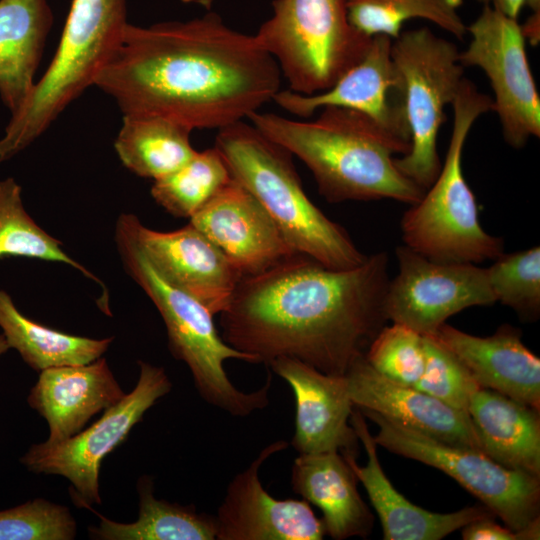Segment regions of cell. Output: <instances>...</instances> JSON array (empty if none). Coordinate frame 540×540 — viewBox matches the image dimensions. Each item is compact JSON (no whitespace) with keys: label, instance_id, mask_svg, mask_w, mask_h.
Returning a JSON list of instances; mask_svg holds the SVG:
<instances>
[{"label":"cell","instance_id":"obj_11","mask_svg":"<svg viewBox=\"0 0 540 540\" xmlns=\"http://www.w3.org/2000/svg\"><path fill=\"white\" fill-rule=\"evenodd\" d=\"M359 410L379 427L373 436L377 445L449 475L509 528L523 530L540 520V478L506 468L479 451L426 437L373 411Z\"/></svg>","mask_w":540,"mask_h":540},{"label":"cell","instance_id":"obj_14","mask_svg":"<svg viewBox=\"0 0 540 540\" xmlns=\"http://www.w3.org/2000/svg\"><path fill=\"white\" fill-rule=\"evenodd\" d=\"M391 44L390 37L374 35L363 58L329 89L312 95L279 90L273 100L302 118L329 106L359 111L410 143L403 81L391 58Z\"/></svg>","mask_w":540,"mask_h":540},{"label":"cell","instance_id":"obj_39","mask_svg":"<svg viewBox=\"0 0 540 540\" xmlns=\"http://www.w3.org/2000/svg\"><path fill=\"white\" fill-rule=\"evenodd\" d=\"M528 7L532 13H540V0H527Z\"/></svg>","mask_w":540,"mask_h":540},{"label":"cell","instance_id":"obj_17","mask_svg":"<svg viewBox=\"0 0 540 540\" xmlns=\"http://www.w3.org/2000/svg\"><path fill=\"white\" fill-rule=\"evenodd\" d=\"M189 220L242 276L263 273L299 254L261 203L233 178Z\"/></svg>","mask_w":540,"mask_h":540},{"label":"cell","instance_id":"obj_15","mask_svg":"<svg viewBox=\"0 0 540 540\" xmlns=\"http://www.w3.org/2000/svg\"><path fill=\"white\" fill-rule=\"evenodd\" d=\"M125 215L139 248L167 282L213 315L228 306L243 276L201 231L189 223L160 232L143 225L135 214Z\"/></svg>","mask_w":540,"mask_h":540},{"label":"cell","instance_id":"obj_34","mask_svg":"<svg viewBox=\"0 0 540 540\" xmlns=\"http://www.w3.org/2000/svg\"><path fill=\"white\" fill-rule=\"evenodd\" d=\"M76 535L69 508L44 498L0 510V540H72Z\"/></svg>","mask_w":540,"mask_h":540},{"label":"cell","instance_id":"obj_3","mask_svg":"<svg viewBox=\"0 0 540 540\" xmlns=\"http://www.w3.org/2000/svg\"><path fill=\"white\" fill-rule=\"evenodd\" d=\"M247 119L304 162L329 202L388 198L412 205L425 192L395 164L410 143L359 111L324 107L312 121L257 111Z\"/></svg>","mask_w":540,"mask_h":540},{"label":"cell","instance_id":"obj_31","mask_svg":"<svg viewBox=\"0 0 540 540\" xmlns=\"http://www.w3.org/2000/svg\"><path fill=\"white\" fill-rule=\"evenodd\" d=\"M463 0H347L350 24L368 37L386 35L392 40L402 32L403 24L421 18L463 39L467 26L458 13Z\"/></svg>","mask_w":540,"mask_h":540},{"label":"cell","instance_id":"obj_19","mask_svg":"<svg viewBox=\"0 0 540 540\" xmlns=\"http://www.w3.org/2000/svg\"><path fill=\"white\" fill-rule=\"evenodd\" d=\"M345 375L354 407L373 411L436 441L484 454L467 413L413 386L384 377L368 364L365 356Z\"/></svg>","mask_w":540,"mask_h":540},{"label":"cell","instance_id":"obj_9","mask_svg":"<svg viewBox=\"0 0 540 540\" xmlns=\"http://www.w3.org/2000/svg\"><path fill=\"white\" fill-rule=\"evenodd\" d=\"M455 43L422 27L403 31L392 40L391 58L404 87L409 151L395 158L400 172L427 190L441 164L437 153L438 132L445 121L444 109L452 104L464 78Z\"/></svg>","mask_w":540,"mask_h":540},{"label":"cell","instance_id":"obj_33","mask_svg":"<svg viewBox=\"0 0 540 540\" xmlns=\"http://www.w3.org/2000/svg\"><path fill=\"white\" fill-rule=\"evenodd\" d=\"M365 359L384 377L414 386L425 366L422 334L400 323L384 326L369 345Z\"/></svg>","mask_w":540,"mask_h":540},{"label":"cell","instance_id":"obj_35","mask_svg":"<svg viewBox=\"0 0 540 540\" xmlns=\"http://www.w3.org/2000/svg\"><path fill=\"white\" fill-rule=\"evenodd\" d=\"M424 371L413 386L468 414L471 395L479 388L461 361L431 336H424Z\"/></svg>","mask_w":540,"mask_h":540},{"label":"cell","instance_id":"obj_13","mask_svg":"<svg viewBox=\"0 0 540 540\" xmlns=\"http://www.w3.org/2000/svg\"><path fill=\"white\" fill-rule=\"evenodd\" d=\"M396 256L399 271L385 298L387 319L394 323L430 336L450 316L496 302L486 268L434 261L406 245L396 249Z\"/></svg>","mask_w":540,"mask_h":540},{"label":"cell","instance_id":"obj_38","mask_svg":"<svg viewBox=\"0 0 540 540\" xmlns=\"http://www.w3.org/2000/svg\"><path fill=\"white\" fill-rule=\"evenodd\" d=\"M521 28L525 39H528L532 46L538 45L540 41V13H531Z\"/></svg>","mask_w":540,"mask_h":540},{"label":"cell","instance_id":"obj_18","mask_svg":"<svg viewBox=\"0 0 540 540\" xmlns=\"http://www.w3.org/2000/svg\"><path fill=\"white\" fill-rule=\"evenodd\" d=\"M268 366L290 385L295 396L294 449L300 454H356L358 437L350 423L354 405L346 375H329L287 357L276 358Z\"/></svg>","mask_w":540,"mask_h":540},{"label":"cell","instance_id":"obj_37","mask_svg":"<svg viewBox=\"0 0 540 540\" xmlns=\"http://www.w3.org/2000/svg\"><path fill=\"white\" fill-rule=\"evenodd\" d=\"M489 5L509 18L517 19L527 0H477Z\"/></svg>","mask_w":540,"mask_h":540},{"label":"cell","instance_id":"obj_30","mask_svg":"<svg viewBox=\"0 0 540 540\" xmlns=\"http://www.w3.org/2000/svg\"><path fill=\"white\" fill-rule=\"evenodd\" d=\"M231 179L224 158L214 146L196 151L181 167L154 180L150 192L167 213L190 219Z\"/></svg>","mask_w":540,"mask_h":540},{"label":"cell","instance_id":"obj_23","mask_svg":"<svg viewBox=\"0 0 540 540\" xmlns=\"http://www.w3.org/2000/svg\"><path fill=\"white\" fill-rule=\"evenodd\" d=\"M357 477L337 451L300 454L293 463L291 485L323 513L325 533L335 540L367 537L374 517L357 490Z\"/></svg>","mask_w":540,"mask_h":540},{"label":"cell","instance_id":"obj_26","mask_svg":"<svg viewBox=\"0 0 540 540\" xmlns=\"http://www.w3.org/2000/svg\"><path fill=\"white\" fill-rule=\"evenodd\" d=\"M153 480L139 478L138 517L130 523L117 522L98 513L91 505L82 508L95 513L98 525L88 527L91 539L97 540H213L215 517L197 512L194 505H181L154 496Z\"/></svg>","mask_w":540,"mask_h":540},{"label":"cell","instance_id":"obj_22","mask_svg":"<svg viewBox=\"0 0 540 540\" xmlns=\"http://www.w3.org/2000/svg\"><path fill=\"white\" fill-rule=\"evenodd\" d=\"M430 336L461 361L479 387L540 410V359L519 331L502 326L491 336L477 337L444 323Z\"/></svg>","mask_w":540,"mask_h":540},{"label":"cell","instance_id":"obj_28","mask_svg":"<svg viewBox=\"0 0 540 540\" xmlns=\"http://www.w3.org/2000/svg\"><path fill=\"white\" fill-rule=\"evenodd\" d=\"M191 132V128L165 117L126 114L114 147L127 169L156 180L181 167L196 153Z\"/></svg>","mask_w":540,"mask_h":540},{"label":"cell","instance_id":"obj_4","mask_svg":"<svg viewBox=\"0 0 540 540\" xmlns=\"http://www.w3.org/2000/svg\"><path fill=\"white\" fill-rule=\"evenodd\" d=\"M231 176L264 207L299 254L331 269L364 262L349 235L306 195L292 154L244 120L218 129L214 145Z\"/></svg>","mask_w":540,"mask_h":540},{"label":"cell","instance_id":"obj_25","mask_svg":"<svg viewBox=\"0 0 540 540\" xmlns=\"http://www.w3.org/2000/svg\"><path fill=\"white\" fill-rule=\"evenodd\" d=\"M52 24L48 0H0V97L11 116L34 89Z\"/></svg>","mask_w":540,"mask_h":540},{"label":"cell","instance_id":"obj_10","mask_svg":"<svg viewBox=\"0 0 540 540\" xmlns=\"http://www.w3.org/2000/svg\"><path fill=\"white\" fill-rule=\"evenodd\" d=\"M137 363L139 376L134 389L97 421L63 441L33 444L19 459L32 473L66 478L71 483V498L79 507L102 504L99 474L103 460L172 389L163 367L142 360Z\"/></svg>","mask_w":540,"mask_h":540},{"label":"cell","instance_id":"obj_16","mask_svg":"<svg viewBox=\"0 0 540 540\" xmlns=\"http://www.w3.org/2000/svg\"><path fill=\"white\" fill-rule=\"evenodd\" d=\"M287 447L284 440L269 444L232 479L214 516L217 540L323 539L324 523L306 500L276 499L259 479L264 462Z\"/></svg>","mask_w":540,"mask_h":540},{"label":"cell","instance_id":"obj_29","mask_svg":"<svg viewBox=\"0 0 540 540\" xmlns=\"http://www.w3.org/2000/svg\"><path fill=\"white\" fill-rule=\"evenodd\" d=\"M25 257L62 263L100 285L103 282L62 247L60 240L41 228L25 210L22 188L12 177L0 180V259Z\"/></svg>","mask_w":540,"mask_h":540},{"label":"cell","instance_id":"obj_36","mask_svg":"<svg viewBox=\"0 0 540 540\" xmlns=\"http://www.w3.org/2000/svg\"><path fill=\"white\" fill-rule=\"evenodd\" d=\"M462 529L464 540H538L540 537V520L523 530H513L501 526L487 517L470 522Z\"/></svg>","mask_w":540,"mask_h":540},{"label":"cell","instance_id":"obj_32","mask_svg":"<svg viewBox=\"0 0 540 540\" xmlns=\"http://www.w3.org/2000/svg\"><path fill=\"white\" fill-rule=\"evenodd\" d=\"M496 302L512 308L521 318L540 313V247L501 254L486 268Z\"/></svg>","mask_w":540,"mask_h":540},{"label":"cell","instance_id":"obj_6","mask_svg":"<svg viewBox=\"0 0 540 540\" xmlns=\"http://www.w3.org/2000/svg\"><path fill=\"white\" fill-rule=\"evenodd\" d=\"M453 128L445 161L432 185L401 220L405 245L438 262L480 263L503 254V241L481 226L475 196L462 171L474 122L493 110L492 98L463 78L452 102Z\"/></svg>","mask_w":540,"mask_h":540},{"label":"cell","instance_id":"obj_24","mask_svg":"<svg viewBox=\"0 0 540 540\" xmlns=\"http://www.w3.org/2000/svg\"><path fill=\"white\" fill-rule=\"evenodd\" d=\"M467 412L485 455L506 468L540 478L539 410L479 387Z\"/></svg>","mask_w":540,"mask_h":540},{"label":"cell","instance_id":"obj_40","mask_svg":"<svg viewBox=\"0 0 540 540\" xmlns=\"http://www.w3.org/2000/svg\"><path fill=\"white\" fill-rule=\"evenodd\" d=\"M10 350L4 336L0 333V358Z\"/></svg>","mask_w":540,"mask_h":540},{"label":"cell","instance_id":"obj_20","mask_svg":"<svg viewBox=\"0 0 540 540\" xmlns=\"http://www.w3.org/2000/svg\"><path fill=\"white\" fill-rule=\"evenodd\" d=\"M358 440L366 454L365 466L358 465L356 454L341 453L360 481L379 517L385 540H440L478 519L495 515L484 505L468 506L451 513L425 510L410 502L391 484L380 465L377 444L369 432L364 415L354 407L350 416Z\"/></svg>","mask_w":540,"mask_h":540},{"label":"cell","instance_id":"obj_12","mask_svg":"<svg viewBox=\"0 0 540 540\" xmlns=\"http://www.w3.org/2000/svg\"><path fill=\"white\" fill-rule=\"evenodd\" d=\"M467 32L471 40L459 53V62L484 71L494 92L492 111L498 114L504 140L520 149L531 137L540 136V97L521 24L484 5Z\"/></svg>","mask_w":540,"mask_h":540},{"label":"cell","instance_id":"obj_2","mask_svg":"<svg viewBox=\"0 0 540 540\" xmlns=\"http://www.w3.org/2000/svg\"><path fill=\"white\" fill-rule=\"evenodd\" d=\"M389 281L384 252L349 269L295 254L241 278L220 313L221 336L255 364L287 357L342 376L365 356L388 320Z\"/></svg>","mask_w":540,"mask_h":540},{"label":"cell","instance_id":"obj_1","mask_svg":"<svg viewBox=\"0 0 540 540\" xmlns=\"http://www.w3.org/2000/svg\"><path fill=\"white\" fill-rule=\"evenodd\" d=\"M281 75L253 35L209 12L146 27L128 23L94 85L123 115H157L192 130L220 129L273 100Z\"/></svg>","mask_w":540,"mask_h":540},{"label":"cell","instance_id":"obj_8","mask_svg":"<svg viewBox=\"0 0 540 540\" xmlns=\"http://www.w3.org/2000/svg\"><path fill=\"white\" fill-rule=\"evenodd\" d=\"M347 0H274L273 14L254 36L303 95L323 92L365 55L372 37L355 29Z\"/></svg>","mask_w":540,"mask_h":540},{"label":"cell","instance_id":"obj_7","mask_svg":"<svg viewBox=\"0 0 540 540\" xmlns=\"http://www.w3.org/2000/svg\"><path fill=\"white\" fill-rule=\"evenodd\" d=\"M127 0H73L47 70L0 140V164L41 136L95 80L127 26Z\"/></svg>","mask_w":540,"mask_h":540},{"label":"cell","instance_id":"obj_5","mask_svg":"<svg viewBox=\"0 0 540 540\" xmlns=\"http://www.w3.org/2000/svg\"><path fill=\"white\" fill-rule=\"evenodd\" d=\"M115 242L125 272L157 308L166 327L170 352L189 368L201 398L235 417L264 409L270 400L271 375L255 391L235 387L224 363L235 359L255 364L253 357L228 345L215 326L214 315L157 272L136 243L125 213L116 221Z\"/></svg>","mask_w":540,"mask_h":540},{"label":"cell","instance_id":"obj_21","mask_svg":"<svg viewBox=\"0 0 540 540\" xmlns=\"http://www.w3.org/2000/svg\"><path fill=\"white\" fill-rule=\"evenodd\" d=\"M122 390L106 359L42 370L27 396L28 405L48 424L46 441L60 442L118 403Z\"/></svg>","mask_w":540,"mask_h":540},{"label":"cell","instance_id":"obj_27","mask_svg":"<svg viewBox=\"0 0 540 540\" xmlns=\"http://www.w3.org/2000/svg\"><path fill=\"white\" fill-rule=\"evenodd\" d=\"M0 329L14 349L33 370L92 362L108 350L114 337L95 339L65 333L25 316L12 297L0 288Z\"/></svg>","mask_w":540,"mask_h":540}]
</instances>
